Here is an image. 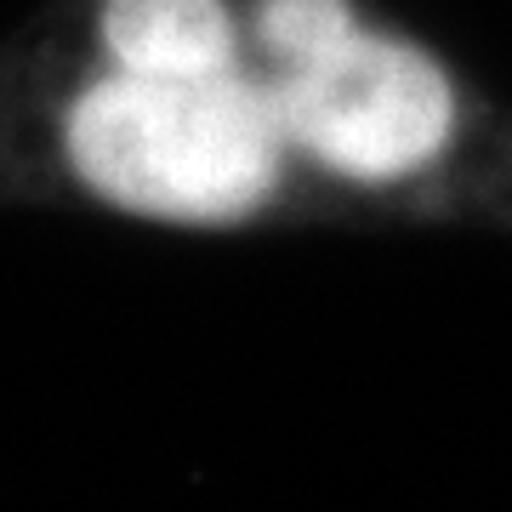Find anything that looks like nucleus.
I'll list each match as a JSON object with an SVG mask.
<instances>
[{
  "mask_svg": "<svg viewBox=\"0 0 512 512\" xmlns=\"http://www.w3.org/2000/svg\"><path fill=\"white\" fill-rule=\"evenodd\" d=\"M256 46L285 143L330 177L427 183L456 154L467 103L450 69L416 40L365 23L353 0H262Z\"/></svg>",
  "mask_w": 512,
  "mask_h": 512,
  "instance_id": "nucleus-1",
  "label": "nucleus"
},
{
  "mask_svg": "<svg viewBox=\"0 0 512 512\" xmlns=\"http://www.w3.org/2000/svg\"><path fill=\"white\" fill-rule=\"evenodd\" d=\"M109 69L143 80H200L239 69V29L222 0H103Z\"/></svg>",
  "mask_w": 512,
  "mask_h": 512,
  "instance_id": "nucleus-3",
  "label": "nucleus"
},
{
  "mask_svg": "<svg viewBox=\"0 0 512 512\" xmlns=\"http://www.w3.org/2000/svg\"><path fill=\"white\" fill-rule=\"evenodd\" d=\"M285 131L245 69L143 80L109 69L69 109V165L109 205L165 222H239L285 177Z\"/></svg>",
  "mask_w": 512,
  "mask_h": 512,
  "instance_id": "nucleus-2",
  "label": "nucleus"
}]
</instances>
